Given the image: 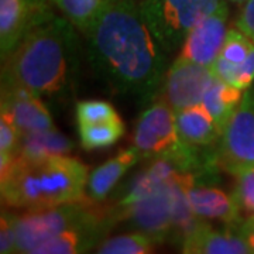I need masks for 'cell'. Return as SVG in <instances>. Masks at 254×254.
I'll return each mask as SVG.
<instances>
[{"label":"cell","instance_id":"obj_1","mask_svg":"<svg viewBox=\"0 0 254 254\" xmlns=\"http://www.w3.org/2000/svg\"><path fill=\"white\" fill-rule=\"evenodd\" d=\"M86 36L92 64L112 88L137 96L158 88L165 50L136 0H109Z\"/></svg>","mask_w":254,"mask_h":254},{"label":"cell","instance_id":"obj_2","mask_svg":"<svg viewBox=\"0 0 254 254\" xmlns=\"http://www.w3.org/2000/svg\"><path fill=\"white\" fill-rule=\"evenodd\" d=\"M76 61L72 24L37 6L26 34L3 60L1 83L23 86L38 96H51L65 91L72 82Z\"/></svg>","mask_w":254,"mask_h":254},{"label":"cell","instance_id":"obj_3","mask_svg":"<svg viewBox=\"0 0 254 254\" xmlns=\"http://www.w3.org/2000/svg\"><path fill=\"white\" fill-rule=\"evenodd\" d=\"M1 175V200L11 208L38 210L85 199L88 168L68 155L43 161L14 157Z\"/></svg>","mask_w":254,"mask_h":254},{"label":"cell","instance_id":"obj_4","mask_svg":"<svg viewBox=\"0 0 254 254\" xmlns=\"http://www.w3.org/2000/svg\"><path fill=\"white\" fill-rule=\"evenodd\" d=\"M110 215L112 212L88 206L83 200L28 210L23 216H14L16 253L34 254L40 246L64 232L98 222Z\"/></svg>","mask_w":254,"mask_h":254},{"label":"cell","instance_id":"obj_5","mask_svg":"<svg viewBox=\"0 0 254 254\" xmlns=\"http://www.w3.org/2000/svg\"><path fill=\"white\" fill-rule=\"evenodd\" d=\"M226 0H141L145 21L165 51H175L190 31Z\"/></svg>","mask_w":254,"mask_h":254},{"label":"cell","instance_id":"obj_6","mask_svg":"<svg viewBox=\"0 0 254 254\" xmlns=\"http://www.w3.org/2000/svg\"><path fill=\"white\" fill-rule=\"evenodd\" d=\"M216 160L220 168L236 177L254 168V92H246L222 130Z\"/></svg>","mask_w":254,"mask_h":254},{"label":"cell","instance_id":"obj_7","mask_svg":"<svg viewBox=\"0 0 254 254\" xmlns=\"http://www.w3.org/2000/svg\"><path fill=\"white\" fill-rule=\"evenodd\" d=\"M115 222H126L128 227L141 232L154 243H164L173 239V193L171 180L158 187L147 196L118 206L113 210Z\"/></svg>","mask_w":254,"mask_h":254},{"label":"cell","instance_id":"obj_8","mask_svg":"<svg viewBox=\"0 0 254 254\" xmlns=\"http://www.w3.org/2000/svg\"><path fill=\"white\" fill-rule=\"evenodd\" d=\"M181 145L175 112L167 102H157L145 110L134 131V147L141 157L171 154Z\"/></svg>","mask_w":254,"mask_h":254},{"label":"cell","instance_id":"obj_9","mask_svg":"<svg viewBox=\"0 0 254 254\" xmlns=\"http://www.w3.org/2000/svg\"><path fill=\"white\" fill-rule=\"evenodd\" d=\"M215 78L210 66L178 57L164 76V102H167L174 112L199 105Z\"/></svg>","mask_w":254,"mask_h":254},{"label":"cell","instance_id":"obj_10","mask_svg":"<svg viewBox=\"0 0 254 254\" xmlns=\"http://www.w3.org/2000/svg\"><path fill=\"white\" fill-rule=\"evenodd\" d=\"M212 174L195 177L187 187V196L193 213L200 219L220 220L225 225L236 227L243 219L240 218L242 209L235 195L218 188L206 180Z\"/></svg>","mask_w":254,"mask_h":254},{"label":"cell","instance_id":"obj_11","mask_svg":"<svg viewBox=\"0 0 254 254\" xmlns=\"http://www.w3.org/2000/svg\"><path fill=\"white\" fill-rule=\"evenodd\" d=\"M227 4L205 17L190 31L182 44L180 58L210 66L218 58L227 34Z\"/></svg>","mask_w":254,"mask_h":254},{"label":"cell","instance_id":"obj_12","mask_svg":"<svg viewBox=\"0 0 254 254\" xmlns=\"http://www.w3.org/2000/svg\"><path fill=\"white\" fill-rule=\"evenodd\" d=\"M1 115L7 116L21 134L54 127L40 96L18 85L1 83Z\"/></svg>","mask_w":254,"mask_h":254},{"label":"cell","instance_id":"obj_13","mask_svg":"<svg viewBox=\"0 0 254 254\" xmlns=\"http://www.w3.org/2000/svg\"><path fill=\"white\" fill-rule=\"evenodd\" d=\"M181 252L187 254H249V245L237 232L232 229H215L200 222L181 243Z\"/></svg>","mask_w":254,"mask_h":254},{"label":"cell","instance_id":"obj_14","mask_svg":"<svg viewBox=\"0 0 254 254\" xmlns=\"http://www.w3.org/2000/svg\"><path fill=\"white\" fill-rule=\"evenodd\" d=\"M175 118L182 143L190 147L208 148L219 141L222 131L203 103L175 112Z\"/></svg>","mask_w":254,"mask_h":254},{"label":"cell","instance_id":"obj_15","mask_svg":"<svg viewBox=\"0 0 254 254\" xmlns=\"http://www.w3.org/2000/svg\"><path fill=\"white\" fill-rule=\"evenodd\" d=\"M27 0H0V48L1 61L17 47L33 18Z\"/></svg>","mask_w":254,"mask_h":254},{"label":"cell","instance_id":"obj_16","mask_svg":"<svg viewBox=\"0 0 254 254\" xmlns=\"http://www.w3.org/2000/svg\"><path fill=\"white\" fill-rule=\"evenodd\" d=\"M72 147V141L53 127L21 134L16 157L26 161H43L55 155H66Z\"/></svg>","mask_w":254,"mask_h":254},{"label":"cell","instance_id":"obj_17","mask_svg":"<svg viewBox=\"0 0 254 254\" xmlns=\"http://www.w3.org/2000/svg\"><path fill=\"white\" fill-rule=\"evenodd\" d=\"M141 158L136 147L122 151L115 158L98 167L88 180V192L93 200H103L120 181V178Z\"/></svg>","mask_w":254,"mask_h":254},{"label":"cell","instance_id":"obj_18","mask_svg":"<svg viewBox=\"0 0 254 254\" xmlns=\"http://www.w3.org/2000/svg\"><path fill=\"white\" fill-rule=\"evenodd\" d=\"M243 99V91L236 86L215 78L213 83L209 86V89L203 96L202 103L209 110V113L213 116L220 131L225 128L229 119L235 113L237 106Z\"/></svg>","mask_w":254,"mask_h":254},{"label":"cell","instance_id":"obj_19","mask_svg":"<svg viewBox=\"0 0 254 254\" xmlns=\"http://www.w3.org/2000/svg\"><path fill=\"white\" fill-rule=\"evenodd\" d=\"M79 31L88 34L109 0H50Z\"/></svg>","mask_w":254,"mask_h":254},{"label":"cell","instance_id":"obj_20","mask_svg":"<svg viewBox=\"0 0 254 254\" xmlns=\"http://www.w3.org/2000/svg\"><path fill=\"white\" fill-rule=\"evenodd\" d=\"M123 134H125V125L119 116L106 122L79 126L82 147L86 150L109 147L115 144Z\"/></svg>","mask_w":254,"mask_h":254},{"label":"cell","instance_id":"obj_21","mask_svg":"<svg viewBox=\"0 0 254 254\" xmlns=\"http://www.w3.org/2000/svg\"><path fill=\"white\" fill-rule=\"evenodd\" d=\"M153 240L141 232L110 237L98 245L99 254H147L153 252Z\"/></svg>","mask_w":254,"mask_h":254},{"label":"cell","instance_id":"obj_22","mask_svg":"<svg viewBox=\"0 0 254 254\" xmlns=\"http://www.w3.org/2000/svg\"><path fill=\"white\" fill-rule=\"evenodd\" d=\"M210 69L216 78L245 91L254 81V50L249 60L240 65L229 64L218 55V58L210 65Z\"/></svg>","mask_w":254,"mask_h":254},{"label":"cell","instance_id":"obj_23","mask_svg":"<svg viewBox=\"0 0 254 254\" xmlns=\"http://www.w3.org/2000/svg\"><path fill=\"white\" fill-rule=\"evenodd\" d=\"M253 50L254 41L250 37L246 36L239 28H230L227 30L226 38L219 53V57H222L229 64L240 65L249 60Z\"/></svg>","mask_w":254,"mask_h":254},{"label":"cell","instance_id":"obj_24","mask_svg":"<svg viewBox=\"0 0 254 254\" xmlns=\"http://www.w3.org/2000/svg\"><path fill=\"white\" fill-rule=\"evenodd\" d=\"M119 115L113 106L103 100H86L76 105V120L78 126H86L100 123L118 118Z\"/></svg>","mask_w":254,"mask_h":254},{"label":"cell","instance_id":"obj_25","mask_svg":"<svg viewBox=\"0 0 254 254\" xmlns=\"http://www.w3.org/2000/svg\"><path fill=\"white\" fill-rule=\"evenodd\" d=\"M233 195L240 209L249 216H254V168L237 175Z\"/></svg>","mask_w":254,"mask_h":254},{"label":"cell","instance_id":"obj_26","mask_svg":"<svg viewBox=\"0 0 254 254\" xmlns=\"http://www.w3.org/2000/svg\"><path fill=\"white\" fill-rule=\"evenodd\" d=\"M21 133L14 126V123L7 116L1 115L0 118V154L10 155L14 158L17 155Z\"/></svg>","mask_w":254,"mask_h":254},{"label":"cell","instance_id":"obj_27","mask_svg":"<svg viewBox=\"0 0 254 254\" xmlns=\"http://www.w3.org/2000/svg\"><path fill=\"white\" fill-rule=\"evenodd\" d=\"M0 253H16L14 216L4 212L1 213V220H0Z\"/></svg>","mask_w":254,"mask_h":254},{"label":"cell","instance_id":"obj_28","mask_svg":"<svg viewBox=\"0 0 254 254\" xmlns=\"http://www.w3.org/2000/svg\"><path fill=\"white\" fill-rule=\"evenodd\" d=\"M237 28L243 31L246 36L254 41V0L245 1V6L240 11V16L236 21Z\"/></svg>","mask_w":254,"mask_h":254},{"label":"cell","instance_id":"obj_29","mask_svg":"<svg viewBox=\"0 0 254 254\" xmlns=\"http://www.w3.org/2000/svg\"><path fill=\"white\" fill-rule=\"evenodd\" d=\"M236 229L246 240V243L249 245L252 253H254V216H249L245 220H242L236 226Z\"/></svg>","mask_w":254,"mask_h":254},{"label":"cell","instance_id":"obj_30","mask_svg":"<svg viewBox=\"0 0 254 254\" xmlns=\"http://www.w3.org/2000/svg\"><path fill=\"white\" fill-rule=\"evenodd\" d=\"M229 1H232V3H245V1H247V0H229Z\"/></svg>","mask_w":254,"mask_h":254}]
</instances>
